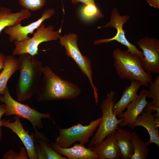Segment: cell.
I'll return each instance as SVG.
<instances>
[{
	"label": "cell",
	"instance_id": "52a82bcc",
	"mask_svg": "<svg viewBox=\"0 0 159 159\" xmlns=\"http://www.w3.org/2000/svg\"><path fill=\"white\" fill-rule=\"evenodd\" d=\"M101 119V117L93 120L87 125L79 122L66 129L57 126L59 135L55 139V143L64 148L71 147L77 142L85 145L89 142L90 138L94 135Z\"/></svg>",
	"mask_w": 159,
	"mask_h": 159
},
{
	"label": "cell",
	"instance_id": "7c38bea8",
	"mask_svg": "<svg viewBox=\"0 0 159 159\" xmlns=\"http://www.w3.org/2000/svg\"><path fill=\"white\" fill-rule=\"evenodd\" d=\"M14 121L11 122L10 120H1L2 125L12 130L19 138L27 151L30 159H37L33 138L32 135H29L28 131H26L21 122L20 117L17 116L14 117Z\"/></svg>",
	"mask_w": 159,
	"mask_h": 159
},
{
	"label": "cell",
	"instance_id": "44dd1931",
	"mask_svg": "<svg viewBox=\"0 0 159 159\" xmlns=\"http://www.w3.org/2000/svg\"><path fill=\"white\" fill-rule=\"evenodd\" d=\"M115 138L123 159H131L134 153L131 140L132 132L118 127L114 132Z\"/></svg>",
	"mask_w": 159,
	"mask_h": 159
},
{
	"label": "cell",
	"instance_id": "ba28073f",
	"mask_svg": "<svg viewBox=\"0 0 159 159\" xmlns=\"http://www.w3.org/2000/svg\"><path fill=\"white\" fill-rule=\"evenodd\" d=\"M54 27L50 25L47 27L42 23L34 33L33 36L29 39L23 42L14 41L15 47L12 52L14 56L28 54L32 56L38 54V47L42 42L56 40L61 36V28L54 31Z\"/></svg>",
	"mask_w": 159,
	"mask_h": 159
},
{
	"label": "cell",
	"instance_id": "e0dca14e",
	"mask_svg": "<svg viewBox=\"0 0 159 159\" xmlns=\"http://www.w3.org/2000/svg\"><path fill=\"white\" fill-rule=\"evenodd\" d=\"M90 148L98 155L99 159H122L114 133L108 135L99 144Z\"/></svg>",
	"mask_w": 159,
	"mask_h": 159
},
{
	"label": "cell",
	"instance_id": "5bb4252c",
	"mask_svg": "<svg viewBox=\"0 0 159 159\" xmlns=\"http://www.w3.org/2000/svg\"><path fill=\"white\" fill-rule=\"evenodd\" d=\"M154 111L145 108L144 112L137 117L134 123V127L141 126L145 128L150 135V140L147 142L149 145L154 143L159 147V117L154 118L152 115Z\"/></svg>",
	"mask_w": 159,
	"mask_h": 159
},
{
	"label": "cell",
	"instance_id": "9a60e30c",
	"mask_svg": "<svg viewBox=\"0 0 159 159\" xmlns=\"http://www.w3.org/2000/svg\"><path fill=\"white\" fill-rule=\"evenodd\" d=\"M51 147L58 154L64 156L69 159H99L98 155L84 145L76 143L71 147L64 148L50 142Z\"/></svg>",
	"mask_w": 159,
	"mask_h": 159
},
{
	"label": "cell",
	"instance_id": "9c48e42d",
	"mask_svg": "<svg viewBox=\"0 0 159 159\" xmlns=\"http://www.w3.org/2000/svg\"><path fill=\"white\" fill-rule=\"evenodd\" d=\"M130 18L129 16L121 15L116 8H113L111 11L109 21L104 26L98 27V28L109 27L115 28L117 30L116 35L111 38L101 39L95 41L93 42L94 44L96 45L115 41L126 46L127 48V50L128 51L143 58L142 52L139 50L135 45L130 43L126 37L125 31L123 29V26Z\"/></svg>",
	"mask_w": 159,
	"mask_h": 159
},
{
	"label": "cell",
	"instance_id": "5b68a950",
	"mask_svg": "<svg viewBox=\"0 0 159 159\" xmlns=\"http://www.w3.org/2000/svg\"><path fill=\"white\" fill-rule=\"evenodd\" d=\"M0 102L4 103L6 111L5 115L9 116L12 115L29 120L33 125V128L41 129L43 128L42 119H52L49 113L41 112L35 109L30 107L27 104H24L14 99L11 95L8 87L6 88L3 95H0Z\"/></svg>",
	"mask_w": 159,
	"mask_h": 159
},
{
	"label": "cell",
	"instance_id": "83f0119b",
	"mask_svg": "<svg viewBox=\"0 0 159 159\" xmlns=\"http://www.w3.org/2000/svg\"><path fill=\"white\" fill-rule=\"evenodd\" d=\"M149 5L157 9H159V0H146Z\"/></svg>",
	"mask_w": 159,
	"mask_h": 159
},
{
	"label": "cell",
	"instance_id": "277c9868",
	"mask_svg": "<svg viewBox=\"0 0 159 159\" xmlns=\"http://www.w3.org/2000/svg\"><path fill=\"white\" fill-rule=\"evenodd\" d=\"M115 92L111 90L107 93L100 107L102 115L96 132L88 145V148L95 146L100 143L108 135L114 133L122 119H118L113 111L116 98Z\"/></svg>",
	"mask_w": 159,
	"mask_h": 159
},
{
	"label": "cell",
	"instance_id": "4dcf8cb0",
	"mask_svg": "<svg viewBox=\"0 0 159 159\" xmlns=\"http://www.w3.org/2000/svg\"><path fill=\"white\" fill-rule=\"evenodd\" d=\"M73 3L74 4V2L73 0H71Z\"/></svg>",
	"mask_w": 159,
	"mask_h": 159
},
{
	"label": "cell",
	"instance_id": "d6986e66",
	"mask_svg": "<svg viewBox=\"0 0 159 159\" xmlns=\"http://www.w3.org/2000/svg\"><path fill=\"white\" fill-rule=\"evenodd\" d=\"M141 86L140 82L134 81H131L130 86L125 87L121 98L113 107V112L117 116L119 117L128 105L136 99L138 95L137 92Z\"/></svg>",
	"mask_w": 159,
	"mask_h": 159
},
{
	"label": "cell",
	"instance_id": "3957f363",
	"mask_svg": "<svg viewBox=\"0 0 159 159\" xmlns=\"http://www.w3.org/2000/svg\"><path fill=\"white\" fill-rule=\"evenodd\" d=\"M112 57L116 73L120 78L136 81L145 87L153 82L151 74L146 71L143 67V57L118 48L113 51Z\"/></svg>",
	"mask_w": 159,
	"mask_h": 159
},
{
	"label": "cell",
	"instance_id": "ffe728a7",
	"mask_svg": "<svg viewBox=\"0 0 159 159\" xmlns=\"http://www.w3.org/2000/svg\"><path fill=\"white\" fill-rule=\"evenodd\" d=\"M19 58L12 55L5 57L4 65L0 73V95H3L7 87V82L13 74L19 70Z\"/></svg>",
	"mask_w": 159,
	"mask_h": 159
},
{
	"label": "cell",
	"instance_id": "ac0fdd59",
	"mask_svg": "<svg viewBox=\"0 0 159 159\" xmlns=\"http://www.w3.org/2000/svg\"><path fill=\"white\" fill-rule=\"evenodd\" d=\"M31 12L23 8L19 12L12 13L11 9L6 7L0 8V34L7 26H15L23 19L30 17Z\"/></svg>",
	"mask_w": 159,
	"mask_h": 159
},
{
	"label": "cell",
	"instance_id": "7a4b0ae2",
	"mask_svg": "<svg viewBox=\"0 0 159 159\" xmlns=\"http://www.w3.org/2000/svg\"><path fill=\"white\" fill-rule=\"evenodd\" d=\"M80 87L62 79L49 67H43L42 79L35 95L39 102L75 98L80 94Z\"/></svg>",
	"mask_w": 159,
	"mask_h": 159
},
{
	"label": "cell",
	"instance_id": "cb8c5ba5",
	"mask_svg": "<svg viewBox=\"0 0 159 159\" xmlns=\"http://www.w3.org/2000/svg\"><path fill=\"white\" fill-rule=\"evenodd\" d=\"M82 17L85 19H91L95 17H103L104 15L97 8L95 4H85L81 9Z\"/></svg>",
	"mask_w": 159,
	"mask_h": 159
},
{
	"label": "cell",
	"instance_id": "7402d4cb",
	"mask_svg": "<svg viewBox=\"0 0 159 159\" xmlns=\"http://www.w3.org/2000/svg\"><path fill=\"white\" fill-rule=\"evenodd\" d=\"M147 97L152 99L151 102H148L146 107L156 111L157 114L153 115L154 118L159 117V76L149 84Z\"/></svg>",
	"mask_w": 159,
	"mask_h": 159
},
{
	"label": "cell",
	"instance_id": "30bf717a",
	"mask_svg": "<svg viewBox=\"0 0 159 159\" xmlns=\"http://www.w3.org/2000/svg\"><path fill=\"white\" fill-rule=\"evenodd\" d=\"M142 50L143 67L145 71L153 74L159 73V40L146 36L137 42Z\"/></svg>",
	"mask_w": 159,
	"mask_h": 159
},
{
	"label": "cell",
	"instance_id": "603a6c76",
	"mask_svg": "<svg viewBox=\"0 0 159 159\" xmlns=\"http://www.w3.org/2000/svg\"><path fill=\"white\" fill-rule=\"evenodd\" d=\"M131 140L134 149L131 159H147L149 151L147 142L141 139L134 131L132 132Z\"/></svg>",
	"mask_w": 159,
	"mask_h": 159
},
{
	"label": "cell",
	"instance_id": "f546056e",
	"mask_svg": "<svg viewBox=\"0 0 159 159\" xmlns=\"http://www.w3.org/2000/svg\"><path fill=\"white\" fill-rule=\"evenodd\" d=\"M74 4L78 2H82L85 4H95V0H73Z\"/></svg>",
	"mask_w": 159,
	"mask_h": 159
},
{
	"label": "cell",
	"instance_id": "f1b7e54d",
	"mask_svg": "<svg viewBox=\"0 0 159 159\" xmlns=\"http://www.w3.org/2000/svg\"><path fill=\"white\" fill-rule=\"evenodd\" d=\"M5 57L3 53L0 52V71L4 67Z\"/></svg>",
	"mask_w": 159,
	"mask_h": 159
},
{
	"label": "cell",
	"instance_id": "8992f818",
	"mask_svg": "<svg viewBox=\"0 0 159 159\" xmlns=\"http://www.w3.org/2000/svg\"><path fill=\"white\" fill-rule=\"evenodd\" d=\"M59 39L61 45L65 48L66 54L75 61L82 72L88 78L93 90L95 102L97 105L99 99L98 89L95 85L93 81L91 62L80 52L77 45L78 36L75 34L69 33L61 36Z\"/></svg>",
	"mask_w": 159,
	"mask_h": 159
},
{
	"label": "cell",
	"instance_id": "2e32d148",
	"mask_svg": "<svg viewBox=\"0 0 159 159\" xmlns=\"http://www.w3.org/2000/svg\"><path fill=\"white\" fill-rule=\"evenodd\" d=\"M32 132L38 159H67L57 153L50 145L49 140L37 129Z\"/></svg>",
	"mask_w": 159,
	"mask_h": 159
},
{
	"label": "cell",
	"instance_id": "6da1fadb",
	"mask_svg": "<svg viewBox=\"0 0 159 159\" xmlns=\"http://www.w3.org/2000/svg\"><path fill=\"white\" fill-rule=\"evenodd\" d=\"M19 75L16 85L17 98L22 102L30 99L36 93L42 79L43 67L35 56L19 55Z\"/></svg>",
	"mask_w": 159,
	"mask_h": 159
},
{
	"label": "cell",
	"instance_id": "8fae6325",
	"mask_svg": "<svg viewBox=\"0 0 159 159\" xmlns=\"http://www.w3.org/2000/svg\"><path fill=\"white\" fill-rule=\"evenodd\" d=\"M54 9L46 10L42 14V16L35 21L25 26H22L21 23L12 26L6 27L4 29L5 33L8 35L9 41L12 43L14 41L23 42L30 38L28 35L33 34L34 30L37 29L46 19L51 17L55 13Z\"/></svg>",
	"mask_w": 159,
	"mask_h": 159
},
{
	"label": "cell",
	"instance_id": "d4e9b609",
	"mask_svg": "<svg viewBox=\"0 0 159 159\" xmlns=\"http://www.w3.org/2000/svg\"><path fill=\"white\" fill-rule=\"evenodd\" d=\"M20 5L29 11H34L41 9L44 6L45 0H19Z\"/></svg>",
	"mask_w": 159,
	"mask_h": 159
},
{
	"label": "cell",
	"instance_id": "4fadbf2b",
	"mask_svg": "<svg viewBox=\"0 0 159 159\" xmlns=\"http://www.w3.org/2000/svg\"><path fill=\"white\" fill-rule=\"evenodd\" d=\"M148 90H142L134 101L127 107V110L119 117L122 118V122L119 124L121 126H128L132 129L134 128L135 121L141 113L148 103L146 100Z\"/></svg>",
	"mask_w": 159,
	"mask_h": 159
},
{
	"label": "cell",
	"instance_id": "484cf974",
	"mask_svg": "<svg viewBox=\"0 0 159 159\" xmlns=\"http://www.w3.org/2000/svg\"><path fill=\"white\" fill-rule=\"evenodd\" d=\"M19 153H17L12 149L7 152L4 154L3 158L9 159H28L27 153L25 148L21 147Z\"/></svg>",
	"mask_w": 159,
	"mask_h": 159
},
{
	"label": "cell",
	"instance_id": "4316f807",
	"mask_svg": "<svg viewBox=\"0 0 159 159\" xmlns=\"http://www.w3.org/2000/svg\"><path fill=\"white\" fill-rule=\"evenodd\" d=\"M6 109L5 104L4 103L0 105V141H1L2 137V135L1 130V126L2 123L1 122V118L2 116L6 112Z\"/></svg>",
	"mask_w": 159,
	"mask_h": 159
}]
</instances>
